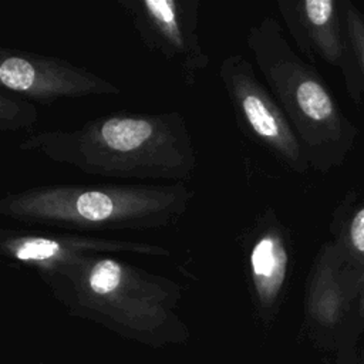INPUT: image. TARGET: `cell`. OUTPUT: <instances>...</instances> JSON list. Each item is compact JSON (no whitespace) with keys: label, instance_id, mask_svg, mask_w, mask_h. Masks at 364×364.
I'll return each mask as SVG.
<instances>
[{"label":"cell","instance_id":"6da1fadb","mask_svg":"<svg viewBox=\"0 0 364 364\" xmlns=\"http://www.w3.org/2000/svg\"><path fill=\"white\" fill-rule=\"evenodd\" d=\"M20 149L84 173L134 181L185 183L196 169V152L183 114L111 112L74 129L30 134Z\"/></svg>","mask_w":364,"mask_h":364},{"label":"cell","instance_id":"7a4b0ae2","mask_svg":"<svg viewBox=\"0 0 364 364\" xmlns=\"http://www.w3.org/2000/svg\"><path fill=\"white\" fill-rule=\"evenodd\" d=\"M77 318L152 348L185 344L191 331L178 313L181 286L111 255L77 259L38 274Z\"/></svg>","mask_w":364,"mask_h":364},{"label":"cell","instance_id":"3957f363","mask_svg":"<svg viewBox=\"0 0 364 364\" xmlns=\"http://www.w3.org/2000/svg\"><path fill=\"white\" fill-rule=\"evenodd\" d=\"M185 183H53L7 192L0 215L26 226L63 230H155L188 210Z\"/></svg>","mask_w":364,"mask_h":364},{"label":"cell","instance_id":"277c9868","mask_svg":"<svg viewBox=\"0 0 364 364\" xmlns=\"http://www.w3.org/2000/svg\"><path fill=\"white\" fill-rule=\"evenodd\" d=\"M246 46L294 129L310 168L328 172L340 165L357 129L343 115L317 70L294 51L280 23L270 16L247 30Z\"/></svg>","mask_w":364,"mask_h":364},{"label":"cell","instance_id":"5b68a950","mask_svg":"<svg viewBox=\"0 0 364 364\" xmlns=\"http://www.w3.org/2000/svg\"><path fill=\"white\" fill-rule=\"evenodd\" d=\"M219 78L233 111L237 128L283 168L304 173L310 164L287 117L253 64L240 54L226 55Z\"/></svg>","mask_w":364,"mask_h":364},{"label":"cell","instance_id":"8992f818","mask_svg":"<svg viewBox=\"0 0 364 364\" xmlns=\"http://www.w3.org/2000/svg\"><path fill=\"white\" fill-rule=\"evenodd\" d=\"M245 280L256 320L270 327L284 301L293 264L290 230L267 206L237 237Z\"/></svg>","mask_w":364,"mask_h":364},{"label":"cell","instance_id":"52a82bcc","mask_svg":"<svg viewBox=\"0 0 364 364\" xmlns=\"http://www.w3.org/2000/svg\"><path fill=\"white\" fill-rule=\"evenodd\" d=\"M141 43L175 64L191 85L209 67L199 38V0H118Z\"/></svg>","mask_w":364,"mask_h":364},{"label":"cell","instance_id":"ba28073f","mask_svg":"<svg viewBox=\"0 0 364 364\" xmlns=\"http://www.w3.org/2000/svg\"><path fill=\"white\" fill-rule=\"evenodd\" d=\"M0 84L38 104L121 94L117 84L68 60L11 47L0 48Z\"/></svg>","mask_w":364,"mask_h":364},{"label":"cell","instance_id":"9c48e42d","mask_svg":"<svg viewBox=\"0 0 364 364\" xmlns=\"http://www.w3.org/2000/svg\"><path fill=\"white\" fill-rule=\"evenodd\" d=\"M279 13L297 50L307 61L316 57L338 68L350 98L360 104L364 81L360 64L350 44L340 1L279 0Z\"/></svg>","mask_w":364,"mask_h":364},{"label":"cell","instance_id":"30bf717a","mask_svg":"<svg viewBox=\"0 0 364 364\" xmlns=\"http://www.w3.org/2000/svg\"><path fill=\"white\" fill-rule=\"evenodd\" d=\"M129 253L166 257L171 250L155 243L46 230H0V255L13 264L33 267L38 274L85 256Z\"/></svg>","mask_w":364,"mask_h":364},{"label":"cell","instance_id":"8fae6325","mask_svg":"<svg viewBox=\"0 0 364 364\" xmlns=\"http://www.w3.org/2000/svg\"><path fill=\"white\" fill-rule=\"evenodd\" d=\"M336 246L346 276L354 283H364V206L341 223Z\"/></svg>","mask_w":364,"mask_h":364},{"label":"cell","instance_id":"7c38bea8","mask_svg":"<svg viewBox=\"0 0 364 364\" xmlns=\"http://www.w3.org/2000/svg\"><path fill=\"white\" fill-rule=\"evenodd\" d=\"M38 119L36 104L30 100L11 92L0 90V131L17 132L30 131L36 127Z\"/></svg>","mask_w":364,"mask_h":364},{"label":"cell","instance_id":"4fadbf2b","mask_svg":"<svg viewBox=\"0 0 364 364\" xmlns=\"http://www.w3.org/2000/svg\"><path fill=\"white\" fill-rule=\"evenodd\" d=\"M341 16L344 20V26L347 30V36L353 51L360 64V70L364 81V13L360 11L351 1L341 0L340 1Z\"/></svg>","mask_w":364,"mask_h":364}]
</instances>
